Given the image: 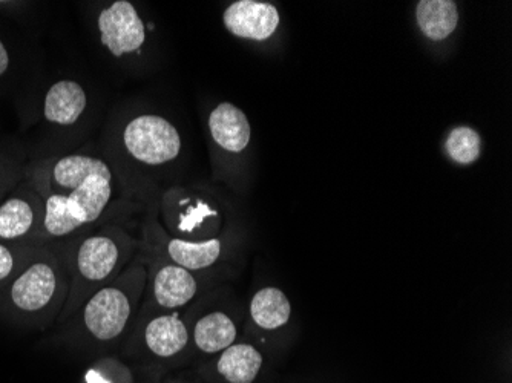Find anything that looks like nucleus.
I'll use <instances>...</instances> for the list:
<instances>
[{"label": "nucleus", "instance_id": "1", "mask_svg": "<svg viewBox=\"0 0 512 383\" xmlns=\"http://www.w3.org/2000/svg\"><path fill=\"white\" fill-rule=\"evenodd\" d=\"M148 266L145 253H137L119 278L97 290L69 319H76L77 330L86 347L106 348L131 334L145 298Z\"/></svg>", "mask_w": 512, "mask_h": 383}, {"label": "nucleus", "instance_id": "8", "mask_svg": "<svg viewBox=\"0 0 512 383\" xmlns=\"http://www.w3.org/2000/svg\"><path fill=\"white\" fill-rule=\"evenodd\" d=\"M145 258L148 266L145 293H149V304L158 310L177 311L194 301L200 289L195 272L177 266L163 256L148 259L145 255Z\"/></svg>", "mask_w": 512, "mask_h": 383}, {"label": "nucleus", "instance_id": "19", "mask_svg": "<svg viewBox=\"0 0 512 383\" xmlns=\"http://www.w3.org/2000/svg\"><path fill=\"white\" fill-rule=\"evenodd\" d=\"M445 149L451 160L459 164H473L479 160L482 140L479 132L468 126L454 128L445 141Z\"/></svg>", "mask_w": 512, "mask_h": 383}, {"label": "nucleus", "instance_id": "6", "mask_svg": "<svg viewBox=\"0 0 512 383\" xmlns=\"http://www.w3.org/2000/svg\"><path fill=\"white\" fill-rule=\"evenodd\" d=\"M45 203L30 180L14 187L0 200V243L42 241Z\"/></svg>", "mask_w": 512, "mask_h": 383}, {"label": "nucleus", "instance_id": "5", "mask_svg": "<svg viewBox=\"0 0 512 383\" xmlns=\"http://www.w3.org/2000/svg\"><path fill=\"white\" fill-rule=\"evenodd\" d=\"M120 143L129 160L148 167L171 163L181 152L178 129L168 118L155 114L135 115L128 120Z\"/></svg>", "mask_w": 512, "mask_h": 383}, {"label": "nucleus", "instance_id": "12", "mask_svg": "<svg viewBox=\"0 0 512 383\" xmlns=\"http://www.w3.org/2000/svg\"><path fill=\"white\" fill-rule=\"evenodd\" d=\"M209 132L218 148L230 154L246 151L252 138L249 118L234 103L223 102L209 115Z\"/></svg>", "mask_w": 512, "mask_h": 383}, {"label": "nucleus", "instance_id": "20", "mask_svg": "<svg viewBox=\"0 0 512 383\" xmlns=\"http://www.w3.org/2000/svg\"><path fill=\"white\" fill-rule=\"evenodd\" d=\"M33 250V246L0 243V289L10 284Z\"/></svg>", "mask_w": 512, "mask_h": 383}, {"label": "nucleus", "instance_id": "14", "mask_svg": "<svg viewBox=\"0 0 512 383\" xmlns=\"http://www.w3.org/2000/svg\"><path fill=\"white\" fill-rule=\"evenodd\" d=\"M238 339L237 322L224 311H211L201 316L191 331V341L203 354L223 353Z\"/></svg>", "mask_w": 512, "mask_h": 383}, {"label": "nucleus", "instance_id": "2", "mask_svg": "<svg viewBox=\"0 0 512 383\" xmlns=\"http://www.w3.org/2000/svg\"><path fill=\"white\" fill-rule=\"evenodd\" d=\"M40 192L59 195L86 229L99 223L115 198V175L96 155L71 154L40 164L28 178Z\"/></svg>", "mask_w": 512, "mask_h": 383}, {"label": "nucleus", "instance_id": "16", "mask_svg": "<svg viewBox=\"0 0 512 383\" xmlns=\"http://www.w3.org/2000/svg\"><path fill=\"white\" fill-rule=\"evenodd\" d=\"M263 362V354L255 345L235 342L220 353L217 373L227 383H253L260 376Z\"/></svg>", "mask_w": 512, "mask_h": 383}, {"label": "nucleus", "instance_id": "17", "mask_svg": "<svg viewBox=\"0 0 512 383\" xmlns=\"http://www.w3.org/2000/svg\"><path fill=\"white\" fill-rule=\"evenodd\" d=\"M249 313L256 327L264 331H275L289 324L292 304L283 290L264 287L253 295Z\"/></svg>", "mask_w": 512, "mask_h": 383}, {"label": "nucleus", "instance_id": "21", "mask_svg": "<svg viewBox=\"0 0 512 383\" xmlns=\"http://www.w3.org/2000/svg\"><path fill=\"white\" fill-rule=\"evenodd\" d=\"M83 383H134V380L128 367L117 359H103L86 371Z\"/></svg>", "mask_w": 512, "mask_h": 383}, {"label": "nucleus", "instance_id": "10", "mask_svg": "<svg viewBox=\"0 0 512 383\" xmlns=\"http://www.w3.org/2000/svg\"><path fill=\"white\" fill-rule=\"evenodd\" d=\"M143 347L158 359H172L183 353L191 342L188 324L175 311L142 316V322L135 321Z\"/></svg>", "mask_w": 512, "mask_h": 383}, {"label": "nucleus", "instance_id": "15", "mask_svg": "<svg viewBox=\"0 0 512 383\" xmlns=\"http://www.w3.org/2000/svg\"><path fill=\"white\" fill-rule=\"evenodd\" d=\"M165 253L169 261L177 266L201 272L217 264L223 253V241L220 238L206 239V241H186L166 235Z\"/></svg>", "mask_w": 512, "mask_h": 383}, {"label": "nucleus", "instance_id": "7", "mask_svg": "<svg viewBox=\"0 0 512 383\" xmlns=\"http://www.w3.org/2000/svg\"><path fill=\"white\" fill-rule=\"evenodd\" d=\"M100 42L115 59L140 53L146 43V25L128 0H115L97 16Z\"/></svg>", "mask_w": 512, "mask_h": 383}, {"label": "nucleus", "instance_id": "9", "mask_svg": "<svg viewBox=\"0 0 512 383\" xmlns=\"http://www.w3.org/2000/svg\"><path fill=\"white\" fill-rule=\"evenodd\" d=\"M165 221L172 232L178 233L186 241H206L214 239L220 230V213L203 198L178 197L172 200L166 195Z\"/></svg>", "mask_w": 512, "mask_h": 383}, {"label": "nucleus", "instance_id": "13", "mask_svg": "<svg viewBox=\"0 0 512 383\" xmlns=\"http://www.w3.org/2000/svg\"><path fill=\"white\" fill-rule=\"evenodd\" d=\"M88 106L86 89L76 80L63 79L46 91L43 117L59 126H73L82 118Z\"/></svg>", "mask_w": 512, "mask_h": 383}, {"label": "nucleus", "instance_id": "4", "mask_svg": "<svg viewBox=\"0 0 512 383\" xmlns=\"http://www.w3.org/2000/svg\"><path fill=\"white\" fill-rule=\"evenodd\" d=\"M68 261L34 247L30 258L7 285V301L22 316L62 315L69 295Z\"/></svg>", "mask_w": 512, "mask_h": 383}, {"label": "nucleus", "instance_id": "18", "mask_svg": "<svg viewBox=\"0 0 512 383\" xmlns=\"http://www.w3.org/2000/svg\"><path fill=\"white\" fill-rule=\"evenodd\" d=\"M417 25L433 42H442L456 31L459 10L451 0H421L416 5Z\"/></svg>", "mask_w": 512, "mask_h": 383}, {"label": "nucleus", "instance_id": "22", "mask_svg": "<svg viewBox=\"0 0 512 383\" xmlns=\"http://www.w3.org/2000/svg\"><path fill=\"white\" fill-rule=\"evenodd\" d=\"M8 68H10V53L5 43L0 40V77L7 73Z\"/></svg>", "mask_w": 512, "mask_h": 383}, {"label": "nucleus", "instance_id": "3", "mask_svg": "<svg viewBox=\"0 0 512 383\" xmlns=\"http://www.w3.org/2000/svg\"><path fill=\"white\" fill-rule=\"evenodd\" d=\"M137 247L134 236L117 224L73 239L66 252L71 285L60 319L71 318L97 290L119 278L137 256Z\"/></svg>", "mask_w": 512, "mask_h": 383}, {"label": "nucleus", "instance_id": "11", "mask_svg": "<svg viewBox=\"0 0 512 383\" xmlns=\"http://www.w3.org/2000/svg\"><path fill=\"white\" fill-rule=\"evenodd\" d=\"M226 30L238 39L266 42L281 23L278 8L260 0H238L223 14Z\"/></svg>", "mask_w": 512, "mask_h": 383}]
</instances>
